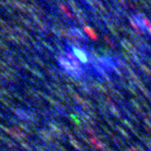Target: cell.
Returning a JSON list of instances; mask_svg holds the SVG:
<instances>
[{"mask_svg": "<svg viewBox=\"0 0 151 151\" xmlns=\"http://www.w3.org/2000/svg\"><path fill=\"white\" fill-rule=\"evenodd\" d=\"M84 30L90 35V36L93 38V39H97V35H96V33L94 32V30H92V28H90L88 27H84Z\"/></svg>", "mask_w": 151, "mask_h": 151, "instance_id": "obj_2", "label": "cell"}, {"mask_svg": "<svg viewBox=\"0 0 151 151\" xmlns=\"http://www.w3.org/2000/svg\"><path fill=\"white\" fill-rule=\"evenodd\" d=\"M148 31L151 33V24H149V25H148Z\"/></svg>", "mask_w": 151, "mask_h": 151, "instance_id": "obj_3", "label": "cell"}, {"mask_svg": "<svg viewBox=\"0 0 151 151\" xmlns=\"http://www.w3.org/2000/svg\"><path fill=\"white\" fill-rule=\"evenodd\" d=\"M73 53H74L75 56L78 58V59L83 63H87V57L85 53L83 52L82 50L78 49V48H73Z\"/></svg>", "mask_w": 151, "mask_h": 151, "instance_id": "obj_1", "label": "cell"}]
</instances>
